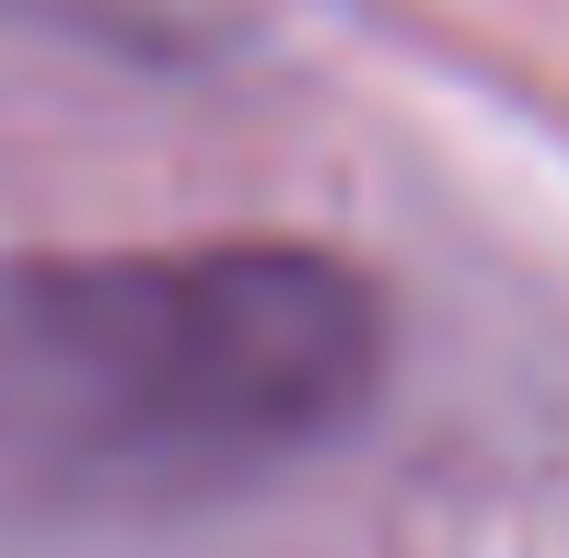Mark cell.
I'll use <instances>...</instances> for the list:
<instances>
[{
    "label": "cell",
    "instance_id": "cell-1",
    "mask_svg": "<svg viewBox=\"0 0 569 558\" xmlns=\"http://www.w3.org/2000/svg\"><path fill=\"white\" fill-rule=\"evenodd\" d=\"M383 385L372 279L315 245L0 268V489L221 500L338 442Z\"/></svg>",
    "mask_w": 569,
    "mask_h": 558
}]
</instances>
